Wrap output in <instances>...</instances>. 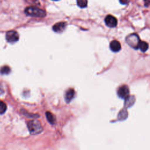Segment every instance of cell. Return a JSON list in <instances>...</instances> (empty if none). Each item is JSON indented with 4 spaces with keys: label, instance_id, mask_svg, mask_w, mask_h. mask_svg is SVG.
Returning a JSON list of instances; mask_svg holds the SVG:
<instances>
[{
    "label": "cell",
    "instance_id": "cell-1",
    "mask_svg": "<svg viewBox=\"0 0 150 150\" xmlns=\"http://www.w3.org/2000/svg\"><path fill=\"white\" fill-rule=\"evenodd\" d=\"M25 13L30 16L43 18L46 16V12L43 9L39 8L36 6H29L25 9Z\"/></svg>",
    "mask_w": 150,
    "mask_h": 150
},
{
    "label": "cell",
    "instance_id": "cell-2",
    "mask_svg": "<svg viewBox=\"0 0 150 150\" xmlns=\"http://www.w3.org/2000/svg\"><path fill=\"white\" fill-rule=\"evenodd\" d=\"M28 128L30 134H38L42 131V127L41 124L37 120H32L28 123Z\"/></svg>",
    "mask_w": 150,
    "mask_h": 150
},
{
    "label": "cell",
    "instance_id": "cell-3",
    "mask_svg": "<svg viewBox=\"0 0 150 150\" xmlns=\"http://www.w3.org/2000/svg\"><path fill=\"white\" fill-rule=\"evenodd\" d=\"M126 42L127 44L134 49H138V45L140 42L139 36L136 33H132L129 35L126 38Z\"/></svg>",
    "mask_w": 150,
    "mask_h": 150
},
{
    "label": "cell",
    "instance_id": "cell-4",
    "mask_svg": "<svg viewBox=\"0 0 150 150\" xmlns=\"http://www.w3.org/2000/svg\"><path fill=\"white\" fill-rule=\"evenodd\" d=\"M19 34L15 30H9L6 33V39L9 43H15L19 40Z\"/></svg>",
    "mask_w": 150,
    "mask_h": 150
},
{
    "label": "cell",
    "instance_id": "cell-5",
    "mask_svg": "<svg viewBox=\"0 0 150 150\" xmlns=\"http://www.w3.org/2000/svg\"><path fill=\"white\" fill-rule=\"evenodd\" d=\"M129 88L127 86L124 85L120 87L117 90V94L121 98H125L129 96Z\"/></svg>",
    "mask_w": 150,
    "mask_h": 150
},
{
    "label": "cell",
    "instance_id": "cell-6",
    "mask_svg": "<svg viewBox=\"0 0 150 150\" xmlns=\"http://www.w3.org/2000/svg\"><path fill=\"white\" fill-rule=\"evenodd\" d=\"M104 21L106 25L110 28H114L117 25V19L111 15H107L105 17Z\"/></svg>",
    "mask_w": 150,
    "mask_h": 150
},
{
    "label": "cell",
    "instance_id": "cell-7",
    "mask_svg": "<svg viewBox=\"0 0 150 150\" xmlns=\"http://www.w3.org/2000/svg\"><path fill=\"white\" fill-rule=\"evenodd\" d=\"M67 23L65 22H60L56 23L53 26V30L57 33L62 32L66 28Z\"/></svg>",
    "mask_w": 150,
    "mask_h": 150
},
{
    "label": "cell",
    "instance_id": "cell-8",
    "mask_svg": "<svg viewBox=\"0 0 150 150\" xmlns=\"http://www.w3.org/2000/svg\"><path fill=\"white\" fill-rule=\"evenodd\" d=\"M110 48L113 52H118L121 49V44L118 41L116 40H112L110 44Z\"/></svg>",
    "mask_w": 150,
    "mask_h": 150
},
{
    "label": "cell",
    "instance_id": "cell-9",
    "mask_svg": "<svg viewBox=\"0 0 150 150\" xmlns=\"http://www.w3.org/2000/svg\"><path fill=\"white\" fill-rule=\"evenodd\" d=\"M75 95V91L74 89L70 88L66 91L64 95V98L66 103H69L71 101V100L74 98Z\"/></svg>",
    "mask_w": 150,
    "mask_h": 150
},
{
    "label": "cell",
    "instance_id": "cell-10",
    "mask_svg": "<svg viewBox=\"0 0 150 150\" xmlns=\"http://www.w3.org/2000/svg\"><path fill=\"white\" fill-rule=\"evenodd\" d=\"M135 101V98L132 96H128L125 98V108H129L132 106Z\"/></svg>",
    "mask_w": 150,
    "mask_h": 150
},
{
    "label": "cell",
    "instance_id": "cell-11",
    "mask_svg": "<svg viewBox=\"0 0 150 150\" xmlns=\"http://www.w3.org/2000/svg\"><path fill=\"white\" fill-rule=\"evenodd\" d=\"M46 116L47 121L52 124H54L56 122V117L52 112L47 111L46 112Z\"/></svg>",
    "mask_w": 150,
    "mask_h": 150
},
{
    "label": "cell",
    "instance_id": "cell-12",
    "mask_svg": "<svg viewBox=\"0 0 150 150\" xmlns=\"http://www.w3.org/2000/svg\"><path fill=\"white\" fill-rule=\"evenodd\" d=\"M138 48L140 49V50L142 52H146L148 49V44L144 41H141L139 42Z\"/></svg>",
    "mask_w": 150,
    "mask_h": 150
},
{
    "label": "cell",
    "instance_id": "cell-13",
    "mask_svg": "<svg viewBox=\"0 0 150 150\" xmlns=\"http://www.w3.org/2000/svg\"><path fill=\"white\" fill-rule=\"evenodd\" d=\"M127 115H128V112L124 108L123 110H122L120 113L118 114V120H124L127 118Z\"/></svg>",
    "mask_w": 150,
    "mask_h": 150
},
{
    "label": "cell",
    "instance_id": "cell-14",
    "mask_svg": "<svg viewBox=\"0 0 150 150\" xmlns=\"http://www.w3.org/2000/svg\"><path fill=\"white\" fill-rule=\"evenodd\" d=\"M11 72V69L8 66H4L0 68L1 74H8Z\"/></svg>",
    "mask_w": 150,
    "mask_h": 150
},
{
    "label": "cell",
    "instance_id": "cell-15",
    "mask_svg": "<svg viewBox=\"0 0 150 150\" xmlns=\"http://www.w3.org/2000/svg\"><path fill=\"white\" fill-rule=\"evenodd\" d=\"M77 5L80 8H85L87 5V0H77Z\"/></svg>",
    "mask_w": 150,
    "mask_h": 150
},
{
    "label": "cell",
    "instance_id": "cell-16",
    "mask_svg": "<svg viewBox=\"0 0 150 150\" xmlns=\"http://www.w3.org/2000/svg\"><path fill=\"white\" fill-rule=\"evenodd\" d=\"M6 104L3 101H0V114H4L6 111Z\"/></svg>",
    "mask_w": 150,
    "mask_h": 150
},
{
    "label": "cell",
    "instance_id": "cell-17",
    "mask_svg": "<svg viewBox=\"0 0 150 150\" xmlns=\"http://www.w3.org/2000/svg\"><path fill=\"white\" fill-rule=\"evenodd\" d=\"M120 2L122 4V5H125L127 4H128V2H129V0H119Z\"/></svg>",
    "mask_w": 150,
    "mask_h": 150
},
{
    "label": "cell",
    "instance_id": "cell-18",
    "mask_svg": "<svg viewBox=\"0 0 150 150\" xmlns=\"http://www.w3.org/2000/svg\"><path fill=\"white\" fill-rule=\"evenodd\" d=\"M144 1L145 6H148L150 4V0H144Z\"/></svg>",
    "mask_w": 150,
    "mask_h": 150
},
{
    "label": "cell",
    "instance_id": "cell-19",
    "mask_svg": "<svg viewBox=\"0 0 150 150\" xmlns=\"http://www.w3.org/2000/svg\"><path fill=\"white\" fill-rule=\"evenodd\" d=\"M54 1H58V0H54Z\"/></svg>",
    "mask_w": 150,
    "mask_h": 150
}]
</instances>
